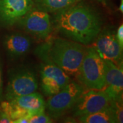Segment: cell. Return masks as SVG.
Returning <instances> with one entry per match:
<instances>
[{
  "label": "cell",
  "mask_w": 123,
  "mask_h": 123,
  "mask_svg": "<svg viewBox=\"0 0 123 123\" xmlns=\"http://www.w3.org/2000/svg\"><path fill=\"white\" fill-rule=\"evenodd\" d=\"M1 86H2V79H1V72L0 70V100H1Z\"/></svg>",
  "instance_id": "21"
},
{
  "label": "cell",
  "mask_w": 123,
  "mask_h": 123,
  "mask_svg": "<svg viewBox=\"0 0 123 123\" xmlns=\"http://www.w3.org/2000/svg\"><path fill=\"white\" fill-rule=\"evenodd\" d=\"M51 118L44 114V112L34 115L29 118V123H52Z\"/></svg>",
  "instance_id": "17"
},
{
  "label": "cell",
  "mask_w": 123,
  "mask_h": 123,
  "mask_svg": "<svg viewBox=\"0 0 123 123\" xmlns=\"http://www.w3.org/2000/svg\"><path fill=\"white\" fill-rule=\"evenodd\" d=\"M10 101L18 107L30 111L32 116L43 113L46 109V103L43 96L36 92L18 97Z\"/></svg>",
  "instance_id": "12"
},
{
  "label": "cell",
  "mask_w": 123,
  "mask_h": 123,
  "mask_svg": "<svg viewBox=\"0 0 123 123\" xmlns=\"http://www.w3.org/2000/svg\"><path fill=\"white\" fill-rule=\"evenodd\" d=\"M79 120L80 123H116L110 105L105 110L91 114L79 116Z\"/></svg>",
  "instance_id": "15"
},
{
  "label": "cell",
  "mask_w": 123,
  "mask_h": 123,
  "mask_svg": "<svg viewBox=\"0 0 123 123\" xmlns=\"http://www.w3.org/2000/svg\"><path fill=\"white\" fill-rule=\"evenodd\" d=\"M103 90L111 100L123 98V64L117 66L110 60H105V87Z\"/></svg>",
  "instance_id": "11"
},
{
  "label": "cell",
  "mask_w": 123,
  "mask_h": 123,
  "mask_svg": "<svg viewBox=\"0 0 123 123\" xmlns=\"http://www.w3.org/2000/svg\"><path fill=\"white\" fill-rule=\"evenodd\" d=\"M18 23L27 33L38 38H47L53 30L50 15L38 8H33Z\"/></svg>",
  "instance_id": "9"
},
{
  "label": "cell",
  "mask_w": 123,
  "mask_h": 123,
  "mask_svg": "<svg viewBox=\"0 0 123 123\" xmlns=\"http://www.w3.org/2000/svg\"><path fill=\"white\" fill-rule=\"evenodd\" d=\"M77 0H34L38 8L50 12H58L73 5Z\"/></svg>",
  "instance_id": "14"
},
{
  "label": "cell",
  "mask_w": 123,
  "mask_h": 123,
  "mask_svg": "<svg viewBox=\"0 0 123 123\" xmlns=\"http://www.w3.org/2000/svg\"><path fill=\"white\" fill-rule=\"evenodd\" d=\"M38 89V81L35 74L28 69L15 70L11 75L6 88V98L12 101L18 97L35 92Z\"/></svg>",
  "instance_id": "7"
},
{
  "label": "cell",
  "mask_w": 123,
  "mask_h": 123,
  "mask_svg": "<svg viewBox=\"0 0 123 123\" xmlns=\"http://www.w3.org/2000/svg\"><path fill=\"white\" fill-rule=\"evenodd\" d=\"M84 90L81 84L70 81L60 92L49 97L46 103L49 113L53 117H60L66 111L72 109Z\"/></svg>",
  "instance_id": "5"
},
{
  "label": "cell",
  "mask_w": 123,
  "mask_h": 123,
  "mask_svg": "<svg viewBox=\"0 0 123 123\" xmlns=\"http://www.w3.org/2000/svg\"><path fill=\"white\" fill-rule=\"evenodd\" d=\"M111 101L103 90H84L71 109L73 116L79 117L105 110L110 105Z\"/></svg>",
  "instance_id": "6"
},
{
  "label": "cell",
  "mask_w": 123,
  "mask_h": 123,
  "mask_svg": "<svg viewBox=\"0 0 123 123\" xmlns=\"http://www.w3.org/2000/svg\"><path fill=\"white\" fill-rule=\"evenodd\" d=\"M111 109L114 116L116 123H122L123 118V98L118 100H112L111 103Z\"/></svg>",
  "instance_id": "16"
},
{
  "label": "cell",
  "mask_w": 123,
  "mask_h": 123,
  "mask_svg": "<svg viewBox=\"0 0 123 123\" xmlns=\"http://www.w3.org/2000/svg\"><path fill=\"white\" fill-rule=\"evenodd\" d=\"M116 37L118 38L119 43L120 44V46L123 47V25H121L119 27L117 33H116Z\"/></svg>",
  "instance_id": "18"
},
{
  "label": "cell",
  "mask_w": 123,
  "mask_h": 123,
  "mask_svg": "<svg viewBox=\"0 0 123 123\" xmlns=\"http://www.w3.org/2000/svg\"><path fill=\"white\" fill-rule=\"evenodd\" d=\"M14 123H29L28 118H21L14 120Z\"/></svg>",
  "instance_id": "20"
},
{
  "label": "cell",
  "mask_w": 123,
  "mask_h": 123,
  "mask_svg": "<svg viewBox=\"0 0 123 123\" xmlns=\"http://www.w3.org/2000/svg\"><path fill=\"white\" fill-rule=\"evenodd\" d=\"M52 24L60 34L84 45L92 43L102 28L98 12L84 4L72 5L57 12Z\"/></svg>",
  "instance_id": "1"
},
{
  "label": "cell",
  "mask_w": 123,
  "mask_h": 123,
  "mask_svg": "<svg viewBox=\"0 0 123 123\" xmlns=\"http://www.w3.org/2000/svg\"><path fill=\"white\" fill-rule=\"evenodd\" d=\"M88 89L103 90L105 87V60L93 47L86 49L83 61L76 75Z\"/></svg>",
  "instance_id": "3"
},
{
  "label": "cell",
  "mask_w": 123,
  "mask_h": 123,
  "mask_svg": "<svg viewBox=\"0 0 123 123\" xmlns=\"http://www.w3.org/2000/svg\"><path fill=\"white\" fill-rule=\"evenodd\" d=\"M6 51L12 57L17 58L25 55L31 47L30 39L21 34L8 36L5 40Z\"/></svg>",
  "instance_id": "13"
},
{
  "label": "cell",
  "mask_w": 123,
  "mask_h": 123,
  "mask_svg": "<svg viewBox=\"0 0 123 123\" xmlns=\"http://www.w3.org/2000/svg\"><path fill=\"white\" fill-rule=\"evenodd\" d=\"M32 0H0V23L11 26L28 13L34 6Z\"/></svg>",
  "instance_id": "10"
},
{
  "label": "cell",
  "mask_w": 123,
  "mask_h": 123,
  "mask_svg": "<svg viewBox=\"0 0 123 123\" xmlns=\"http://www.w3.org/2000/svg\"><path fill=\"white\" fill-rule=\"evenodd\" d=\"M77 1H78V0H77Z\"/></svg>",
  "instance_id": "22"
},
{
  "label": "cell",
  "mask_w": 123,
  "mask_h": 123,
  "mask_svg": "<svg viewBox=\"0 0 123 123\" xmlns=\"http://www.w3.org/2000/svg\"><path fill=\"white\" fill-rule=\"evenodd\" d=\"M92 47L104 60H110L116 65L123 64V47L114 31L101 30Z\"/></svg>",
  "instance_id": "8"
},
{
  "label": "cell",
  "mask_w": 123,
  "mask_h": 123,
  "mask_svg": "<svg viewBox=\"0 0 123 123\" xmlns=\"http://www.w3.org/2000/svg\"><path fill=\"white\" fill-rule=\"evenodd\" d=\"M43 62L40 66L41 88L44 95L51 97L57 94L70 82L69 75L51 61L47 55L38 52Z\"/></svg>",
  "instance_id": "4"
},
{
  "label": "cell",
  "mask_w": 123,
  "mask_h": 123,
  "mask_svg": "<svg viewBox=\"0 0 123 123\" xmlns=\"http://www.w3.org/2000/svg\"><path fill=\"white\" fill-rule=\"evenodd\" d=\"M0 123H12V120L7 115L0 111Z\"/></svg>",
  "instance_id": "19"
},
{
  "label": "cell",
  "mask_w": 123,
  "mask_h": 123,
  "mask_svg": "<svg viewBox=\"0 0 123 123\" xmlns=\"http://www.w3.org/2000/svg\"><path fill=\"white\" fill-rule=\"evenodd\" d=\"M86 47L73 40L54 38L37 49L68 75L76 76L83 61Z\"/></svg>",
  "instance_id": "2"
}]
</instances>
